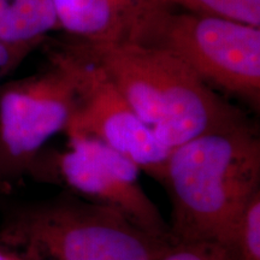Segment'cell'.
<instances>
[{
  "instance_id": "obj_8",
  "label": "cell",
  "mask_w": 260,
  "mask_h": 260,
  "mask_svg": "<svg viewBox=\"0 0 260 260\" xmlns=\"http://www.w3.org/2000/svg\"><path fill=\"white\" fill-rule=\"evenodd\" d=\"M60 30L95 45L128 42L125 28L109 0H52Z\"/></svg>"
},
{
  "instance_id": "obj_6",
  "label": "cell",
  "mask_w": 260,
  "mask_h": 260,
  "mask_svg": "<svg viewBox=\"0 0 260 260\" xmlns=\"http://www.w3.org/2000/svg\"><path fill=\"white\" fill-rule=\"evenodd\" d=\"M140 172L135 162L103 142L68 136L67 149H44L28 176L111 207L145 232L171 240L168 222L140 183Z\"/></svg>"
},
{
  "instance_id": "obj_9",
  "label": "cell",
  "mask_w": 260,
  "mask_h": 260,
  "mask_svg": "<svg viewBox=\"0 0 260 260\" xmlns=\"http://www.w3.org/2000/svg\"><path fill=\"white\" fill-rule=\"evenodd\" d=\"M56 30L52 0H0V41L34 52Z\"/></svg>"
},
{
  "instance_id": "obj_4",
  "label": "cell",
  "mask_w": 260,
  "mask_h": 260,
  "mask_svg": "<svg viewBox=\"0 0 260 260\" xmlns=\"http://www.w3.org/2000/svg\"><path fill=\"white\" fill-rule=\"evenodd\" d=\"M83 51L54 52L45 69L0 86V177L27 176L50 140L65 132L80 96Z\"/></svg>"
},
{
  "instance_id": "obj_16",
  "label": "cell",
  "mask_w": 260,
  "mask_h": 260,
  "mask_svg": "<svg viewBox=\"0 0 260 260\" xmlns=\"http://www.w3.org/2000/svg\"><path fill=\"white\" fill-rule=\"evenodd\" d=\"M11 190V186L6 183V182L0 177V194H4V193H9Z\"/></svg>"
},
{
  "instance_id": "obj_10",
  "label": "cell",
  "mask_w": 260,
  "mask_h": 260,
  "mask_svg": "<svg viewBox=\"0 0 260 260\" xmlns=\"http://www.w3.org/2000/svg\"><path fill=\"white\" fill-rule=\"evenodd\" d=\"M124 25L128 42L152 45L177 6L174 0H109Z\"/></svg>"
},
{
  "instance_id": "obj_1",
  "label": "cell",
  "mask_w": 260,
  "mask_h": 260,
  "mask_svg": "<svg viewBox=\"0 0 260 260\" xmlns=\"http://www.w3.org/2000/svg\"><path fill=\"white\" fill-rule=\"evenodd\" d=\"M159 183L171 201L172 243L225 247L233 226L260 191V135L248 117L175 147Z\"/></svg>"
},
{
  "instance_id": "obj_3",
  "label": "cell",
  "mask_w": 260,
  "mask_h": 260,
  "mask_svg": "<svg viewBox=\"0 0 260 260\" xmlns=\"http://www.w3.org/2000/svg\"><path fill=\"white\" fill-rule=\"evenodd\" d=\"M0 243L25 260H160L172 241L111 207L64 190L4 213Z\"/></svg>"
},
{
  "instance_id": "obj_7",
  "label": "cell",
  "mask_w": 260,
  "mask_h": 260,
  "mask_svg": "<svg viewBox=\"0 0 260 260\" xmlns=\"http://www.w3.org/2000/svg\"><path fill=\"white\" fill-rule=\"evenodd\" d=\"M81 47L80 96L64 133L103 142L158 182L172 149L155 138L151 126L140 119L86 47L82 44Z\"/></svg>"
},
{
  "instance_id": "obj_5",
  "label": "cell",
  "mask_w": 260,
  "mask_h": 260,
  "mask_svg": "<svg viewBox=\"0 0 260 260\" xmlns=\"http://www.w3.org/2000/svg\"><path fill=\"white\" fill-rule=\"evenodd\" d=\"M152 45L180 58L210 88L260 110V27L175 10Z\"/></svg>"
},
{
  "instance_id": "obj_2",
  "label": "cell",
  "mask_w": 260,
  "mask_h": 260,
  "mask_svg": "<svg viewBox=\"0 0 260 260\" xmlns=\"http://www.w3.org/2000/svg\"><path fill=\"white\" fill-rule=\"evenodd\" d=\"M83 46L169 148L219 128L235 115L232 103L167 48L132 42Z\"/></svg>"
},
{
  "instance_id": "obj_11",
  "label": "cell",
  "mask_w": 260,
  "mask_h": 260,
  "mask_svg": "<svg viewBox=\"0 0 260 260\" xmlns=\"http://www.w3.org/2000/svg\"><path fill=\"white\" fill-rule=\"evenodd\" d=\"M225 248L235 260H260V191L239 216Z\"/></svg>"
},
{
  "instance_id": "obj_14",
  "label": "cell",
  "mask_w": 260,
  "mask_h": 260,
  "mask_svg": "<svg viewBox=\"0 0 260 260\" xmlns=\"http://www.w3.org/2000/svg\"><path fill=\"white\" fill-rule=\"evenodd\" d=\"M31 52L0 41V86L25 60Z\"/></svg>"
},
{
  "instance_id": "obj_13",
  "label": "cell",
  "mask_w": 260,
  "mask_h": 260,
  "mask_svg": "<svg viewBox=\"0 0 260 260\" xmlns=\"http://www.w3.org/2000/svg\"><path fill=\"white\" fill-rule=\"evenodd\" d=\"M160 260H235L225 247L214 242L172 243Z\"/></svg>"
},
{
  "instance_id": "obj_15",
  "label": "cell",
  "mask_w": 260,
  "mask_h": 260,
  "mask_svg": "<svg viewBox=\"0 0 260 260\" xmlns=\"http://www.w3.org/2000/svg\"><path fill=\"white\" fill-rule=\"evenodd\" d=\"M0 260H25L18 253L0 243Z\"/></svg>"
},
{
  "instance_id": "obj_12",
  "label": "cell",
  "mask_w": 260,
  "mask_h": 260,
  "mask_svg": "<svg viewBox=\"0 0 260 260\" xmlns=\"http://www.w3.org/2000/svg\"><path fill=\"white\" fill-rule=\"evenodd\" d=\"M177 9L260 27V0H174Z\"/></svg>"
}]
</instances>
